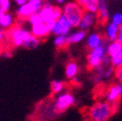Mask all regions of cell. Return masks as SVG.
I'll list each match as a JSON object with an SVG mask.
<instances>
[{
  "mask_svg": "<svg viewBox=\"0 0 122 121\" xmlns=\"http://www.w3.org/2000/svg\"><path fill=\"white\" fill-rule=\"evenodd\" d=\"M116 112V110L109 102H97L87 111V116L91 121H108Z\"/></svg>",
  "mask_w": 122,
  "mask_h": 121,
  "instance_id": "obj_1",
  "label": "cell"
},
{
  "mask_svg": "<svg viewBox=\"0 0 122 121\" xmlns=\"http://www.w3.org/2000/svg\"><path fill=\"white\" fill-rule=\"evenodd\" d=\"M64 15L67 17L70 21L72 27L80 26L82 16H83V9L76 2V3H68L64 7Z\"/></svg>",
  "mask_w": 122,
  "mask_h": 121,
  "instance_id": "obj_2",
  "label": "cell"
},
{
  "mask_svg": "<svg viewBox=\"0 0 122 121\" xmlns=\"http://www.w3.org/2000/svg\"><path fill=\"white\" fill-rule=\"evenodd\" d=\"M8 36L12 40L13 44L16 47H22L24 43L30 39L32 34L26 29L21 28L20 26H14L8 31Z\"/></svg>",
  "mask_w": 122,
  "mask_h": 121,
  "instance_id": "obj_3",
  "label": "cell"
},
{
  "mask_svg": "<svg viewBox=\"0 0 122 121\" xmlns=\"http://www.w3.org/2000/svg\"><path fill=\"white\" fill-rule=\"evenodd\" d=\"M107 101H108L112 107L117 111L118 105L120 103V99L122 96V84L113 83L108 88L107 92Z\"/></svg>",
  "mask_w": 122,
  "mask_h": 121,
  "instance_id": "obj_4",
  "label": "cell"
},
{
  "mask_svg": "<svg viewBox=\"0 0 122 121\" xmlns=\"http://www.w3.org/2000/svg\"><path fill=\"white\" fill-rule=\"evenodd\" d=\"M104 47L103 46H99L95 49H93L91 50L88 55H87V62H88V69H94V68H98L101 63L103 62V58H104Z\"/></svg>",
  "mask_w": 122,
  "mask_h": 121,
  "instance_id": "obj_5",
  "label": "cell"
},
{
  "mask_svg": "<svg viewBox=\"0 0 122 121\" xmlns=\"http://www.w3.org/2000/svg\"><path fill=\"white\" fill-rule=\"evenodd\" d=\"M75 104V97L71 93H64L60 95L55 102V111L63 112Z\"/></svg>",
  "mask_w": 122,
  "mask_h": 121,
  "instance_id": "obj_6",
  "label": "cell"
},
{
  "mask_svg": "<svg viewBox=\"0 0 122 121\" xmlns=\"http://www.w3.org/2000/svg\"><path fill=\"white\" fill-rule=\"evenodd\" d=\"M71 27H72V25H71L70 21L68 20L67 17L65 16L64 13H63L62 16H61V17L57 20V21H56L54 27H53L52 30H51V32H52L53 34L57 35V36H58V35L67 36V34L69 33Z\"/></svg>",
  "mask_w": 122,
  "mask_h": 121,
  "instance_id": "obj_7",
  "label": "cell"
},
{
  "mask_svg": "<svg viewBox=\"0 0 122 121\" xmlns=\"http://www.w3.org/2000/svg\"><path fill=\"white\" fill-rule=\"evenodd\" d=\"M109 19V12L105 0H99V8L97 11V20L102 25H105Z\"/></svg>",
  "mask_w": 122,
  "mask_h": 121,
  "instance_id": "obj_8",
  "label": "cell"
},
{
  "mask_svg": "<svg viewBox=\"0 0 122 121\" xmlns=\"http://www.w3.org/2000/svg\"><path fill=\"white\" fill-rule=\"evenodd\" d=\"M35 13H38V10L31 3H29V2H27L26 4L20 6V9H19V11H18L19 17L20 19H24V20L29 19Z\"/></svg>",
  "mask_w": 122,
  "mask_h": 121,
  "instance_id": "obj_9",
  "label": "cell"
},
{
  "mask_svg": "<svg viewBox=\"0 0 122 121\" xmlns=\"http://www.w3.org/2000/svg\"><path fill=\"white\" fill-rule=\"evenodd\" d=\"M83 10L96 13L99 8V0H76Z\"/></svg>",
  "mask_w": 122,
  "mask_h": 121,
  "instance_id": "obj_10",
  "label": "cell"
},
{
  "mask_svg": "<svg viewBox=\"0 0 122 121\" xmlns=\"http://www.w3.org/2000/svg\"><path fill=\"white\" fill-rule=\"evenodd\" d=\"M31 32L37 38H44L46 36H48V34L51 31V29L49 28V26L47 24H46L45 22H42L40 24L33 25Z\"/></svg>",
  "mask_w": 122,
  "mask_h": 121,
  "instance_id": "obj_11",
  "label": "cell"
},
{
  "mask_svg": "<svg viewBox=\"0 0 122 121\" xmlns=\"http://www.w3.org/2000/svg\"><path fill=\"white\" fill-rule=\"evenodd\" d=\"M53 6H51L50 3H44L43 8L40 10V16L42 18V20L46 23L49 20L54 19L53 18Z\"/></svg>",
  "mask_w": 122,
  "mask_h": 121,
  "instance_id": "obj_12",
  "label": "cell"
},
{
  "mask_svg": "<svg viewBox=\"0 0 122 121\" xmlns=\"http://www.w3.org/2000/svg\"><path fill=\"white\" fill-rule=\"evenodd\" d=\"M95 19L96 18H95L94 13L88 12V11L87 12H84L83 13V16H82V19H81V24H80V27L82 30L90 27L91 25L93 24Z\"/></svg>",
  "mask_w": 122,
  "mask_h": 121,
  "instance_id": "obj_13",
  "label": "cell"
},
{
  "mask_svg": "<svg viewBox=\"0 0 122 121\" xmlns=\"http://www.w3.org/2000/svg\"><path fill=\"white\" fill-rule=\"evenodd\" d=\"M78 71H79V67H78L77 62H75L74 60H71L66 65L65 75L68 79H73L76 77V75L78 74Z\"/></svg>",
  "mask_w": 122,
  "mask_h": 121,
  "instance_id": "obj_14",
  "label": "cell"
},
{
  "mask_svg": "<svg viewBox=\"0 0 122 121\" xmlns=\"http://www.w3.org/2000/svg\"><path fill=\"white\" fill-rule=\"evenodd\" d=\"M14 23V18L11 14L2 13L0 15V26L3 28H11Z\"/></svg>",
  "mask_w": 122,
  "mask_h": 121,
  "instance_id": "obj_15",
  "label": "cell"
},
{
  "mask_svg": "<svg viewBox=\"0 0 122 121\" xmlns=\"http://www.w3.org/2000/svg\"><path fill=\"white\" fill-rule=\"evenodd\" d=\"M85 37V32L83 30H81V31L75 32L70 36H67L66 38V42H67V46H69L70 44H75V43H79L81 40H83V38Z\"/></svg>",
  "mask_w": 122,
  "mask_h": 121,
  "instance_id": "obj_16",
  "label": "cell"
},
{
  "mask_svg": "<svg viewBox=\"0 0 122 121\" xmlns=\"http://www.w3.org/2000/svg\"><path fill=\"white\" fill-rule=\"evenodd\" d=\"M120 52H122V44L119 41L113 42L108 48V54L111 55L112 57L117 55Z\"/></svg>",
  "mask_w": 122,
  "mask_h": 121,
  "instance_id": "obj_17",
  "label": "cell"
},
{
  "mask_svg": "<svg viewBox=\"0 0 122 121\" xmlns=\"http://www.w3.org/2000/svg\"><path fill=\"white\" fill-rule=\"evenodd\" d=\"M101 42H102V37L99 34H93V35H91L88 38L87 47L89 49H91V50H93V49H95V48L100 46Z\"/></svg>",
  "mask_w": 122,
  "mask_h": 121,
  "instance_id": "obj_18",
  "label": "cell"
},
{
  "mask_svg": "<svg viewBox=\"0 0 122 121\" xmlns=\"http://www.w3.org/2000/svg\"><path fill=\"white\" fill-rule=\"evenodd\" d=\"M117 31H118V28H117V25L112 23L109 25L108 27V30H107V36L108 38L112 41H114L116 39V36H117Z\"/></svg>",
  "mask_w": 122,
  "mask_h": 121,
  "instance_id": "obj_19",
  "label": "cell"
},
{
  "mask_svg": "<svg viewBox=\"0 0 122 121\" xmlns=\"http://www.w3.org/2000/svg\"><path fill=\"white\" fill-rule=\"evenodd\" d=\"M39 43H40V41H39V39L37 38V37H35L33 34H32V36L30 37V39L29 40H27L25 43H24V45L22 47H24V48H26V49H35L38 45H39Z\"/></svg>",
  "mask_w": 122,
  "mask_h": 121,
  "instance_id": "obj_20",
  "label": "cell"
},
{
  "mask_svg": "<svg viewBox=\"0 0 122 121\" xmlns=\"http://www.w3.org/2000/svg\"><path fill=\"white\" fill-rule=\"evenodd\" d=\"M64 88V83L62 81H53L51 84V90L52 94H57L60 91H62Z\"/></svg>",
  "mask_w": 122,
  "mask_h": 121,
  "instance_id": "obj_21",
  "label": "cell"
},
{
  "mask_svg": "<svg viewBox=\"0 0 122 121\" xmlns=\"http://www.w3.org/2000/svg\"><path fill=\"white\" fill-rule=\"evenodd\" d=\"M66 38H67V36H64V35H58V36L54 39V45H55L57 48H59V49H62V48L67 47Z\"/></svg>",
  "mask_w": 122,
  "mask_h": 121,
  "instance_id": "obj_22",
  "label": "cell"
},
{
  "mask_svg": "<svg viewBox=\"0 0 122 121\" xmlns=\"http://www.w3.org/2000/svg\"><path fill=\"white\" fill-rule=\"evenodd\" d=\"M28 20H29L30 24H31L32 26L44 22V21L42 20V18H41V16H40V14H39V13H35V14H33L32 16L28 19Z\"/></svg>",
  "mask_w": 122,
  "mask_h": 121,
  "instance_id": "obj_23",
  "label": "cell"
},
{
  "mask_svg": "<svg viewBox=\"0 0 122 121\" xmlns=\"http://www.w3.org/2000/svg\"><path fill=\"white\" fill-rule=\"evenodd\" d=\"M112 64L114 67H118V66L122 65V52H120L117 55L112 57Z\"/></svg>",
  "mask_w": 122,
  "mask_h": 121,
  "instance_id": "obj_24",
  "label": "cell"
},
{
  "mask_svg": "<svg viewBox=\"0 0 122 121\" xmlns=\"http://www.w3.org/2000/svg\"><path fill=\"white\" fill-rule=\"evenodd\" d=\"M0 6H1L2 11L4 13H7V11H9V9L11 7L10 0H0Z\"/></svg>",
  "mask_w": 122,
  "mask_h": 121,
  "instance_id": "obj_25",
  "label": "cell"
},
{
  "mask_svg": "<svg viewBox=\"0 0 122 121\" xmlns=\"http://www.w3.org/2000/svg\"><path fill=\"white\" fill-rule=\"evenodd\" d=\"M29 3H31L37 10L38 12H40V10L43 8L44 3H43V0H28Z\"/></svg>",
  "mask_w": 122,
  "mask_h": 121,
  "instance_id": "obj_26",
  "label": "cell"
},
{
  "mask_svg": "<svg viewBox=\"0 0 122 121\" xmlns=\"http://www.w3.org/2000/svg\"><path fill=\"white\" fill-rule=\"evenodd\" d=\"M122 22V14H116L113 16V19H112V23L115 24V25H120Z\"/></svg>",
  "mask_w": 122,
  "mask_h": 121,
  "instance_id": "obj_27",
  "label": "cell"
},
{
  "mask_svg": "<svg viewBox=\"0 0 122 121\" xmlns=\"http://www.w3.org/2000/svg\"><path fill=\"white\" fill-rule=\"evenodd\" d=\"M114 73H115V77H116V79H117L120 82H122V65L116 67Z\"/></svg>",
  "mask_w": 122,
  "mask_h": 121,
  "instance_id": "obj_28",
  "label": "cell"
},
{
  "mask_svg": "<svg viewBox=\"0 0 122 121\" xmlns=\"http://www.w3.org/2000/svg\"><path fill=\"white\" fill-rule=\"evenodd\" d=\"M62 10H61L59 7H54L53 8V18L57 20L61 16H62Z\"/></svg>",
  "mask_w": 122,
  "mask_h": 121,
  "instance_id": "obj_29",
  "label": "cell"
},
{
  "mask_svg": "<svg viewBox=\"0 0 122 121\" xmlns=\"http://www.w3.org/2000/svg\"><path fill=\"white\" fill-rule=\"evenodd\" d=\"M15 2H16L18 5H20V6H22V5H24V4H26L28 2V0H15Z\"/></svg>",
  "mask_w": 122,
  "mask_h": 121,
  "instance_id": "obj_30",
  "label": "cell"
},
{
  "mask_svg": "<svg viewBox=\"0 0 122 121\" xmlns=\"http://www.w3.org/2000/svg\"><path fill=\"white\" fill-rule=\"evenodd\" d=\"M118 41L122 44V30H119V34H118Z\"/></svg>",
  "mask_w": 122,
  "mask_h": 121,
  "instance_id": "obj_31",
  "label": "cell"
},
{
  "mask_svg": "<svg viewBox=\"0 0 122 121\" xmlns=\"http://www.w3.org/2000/svg\"><path fill=\"white\" fill-rule=\"evenodd\" d=\"M56 1H57L58 3H63V2H64V0H56Z\"/></svg>",
  "mask_w": 122,
  "mask_h": 121,
  "instance_id": "obj_32",
  "label": "cell"
},
{
  "mask_svg": "<svg viewBox=\"0 0 122 121\" xmlns=\"http://www.w3.org/2000/svg\"><path fill=\"white\" fill-rule=\"evenodd\" d=\"M2 13H4V12L2 11V8H1V6H0V15H1Z\"/></svg>",
  "mask_w": 122,
  "mask_h": 121,
  "instance_id": "obj_33",
  "label": "cell"
},
{
  "mask_svg": "<svg viewBox=\"0 0 122 121\" xmlns=\"http://www.w3.org/2000/svg\"><path fill=\"white\" fill-rule=\"evenodd\" d=\"M1 32H2V31H1V29H0V33H1Z\"/></svg>",
  "mask_w": 122,
  "mask_h": 121,
  "instance_id": "obj_34",
  "label": "cell"
}]
</instances>
